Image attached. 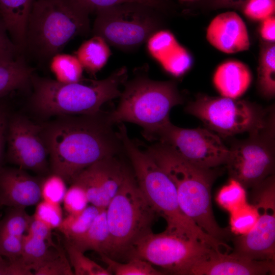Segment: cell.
<instances>
[{
  "label": "cell",
  "mask_w": 275,
  "mask_h": 275,
  "mask_svg": "<svg viewBox=\"0 0 275 275\" xmlns=\"http://www.w3.org/2000/svg\"><path fill=\"white\" fill-rule=\"evenodd\" d=\"M108 114L66 115L42 125L51 173L71 183L82 170L124 151Z\"/></svg>",
  "instance_id": "1"
},
{
  "label": "cell",
  "mask_w": 275,
  "mask_h": 275,
  "mask_svg": "<svg viewBox=\"0 0 275 275\" xmlns=\"http://www.w3.org/2000/svg\"><path fill=\"white\" fill-rule=\"evenodd\" d=\"M145 152L173 182L183 212L212 237L223 242L231 239V232L218 225L212 207V186L222 170L195 165L160 142Z\"/></svg>",
  "instance_id": "2"
},
{
  "label": "cell",
  "mask_w": 275,
  "mask_h": 275,
  "mask_svg": "<svg viewBox=\"0 0 275 275\" xmlns=\"http://www.w3.org/2000/svg\"><path fill=\"white\" fill-rule=\"evenodd\" d=\"M118 134L131 162L136 183L158 216L166 220V230L198 240L216 250L228 248V244L207 234L183 212L172 180L130 140L123 123L119 126Z\"/></svg>",
  "instance_id": "3"
},
{
  "label": "cell",
  "mask_w": 275,
  "mask_h": 275,
  "mask_svg": "<svg viewBox=\"0 0 275 275\" xmlns=\"http://www.w3.org/2000/svg\"><path fill=\"white\" fill-rule=\"evenodd\" d=\"M127 70L121 67L101 80H86L65 84L33 75L30 99L33 110L42 116L92 115L102 105L120 97V88L127 78Z\"/></svg>",
  "instance_id": "4"
},
{
  "label": "cell",
  "mask_w": 275,
  "mask_h": 275,
  "mask_svg": "<svg viewBox=\"0 0 275 275\" xmlns=\"http://www.w3.org/2000/svg\"><path fill=\"white\" fill-rule=\"evenodd\" d=\"M89 13L72 0H35L27 22L24 51L50 60L72 39L88 34Z\"/></svg>",
  "instance_id": "5"
},
{
  "label": "cell",
  "mask_w": 275,
  "mask_h": 275,
  "mask_svg": "<svg viewBox=\"0 0 275 275\" xmlns=\"http://www.w3.org/2000/svg\"><path fill=\"white\" fill-rule=\"evenodd\" d=\"M124 85L118 105L108 113V119L113 125L123 122L138 124L148 140L170 122L172 108L184 101L174 80L157 81L140 75Z\"/></svg>",
  "instance_id": "6"
},
{
  "label": "cell",
  "mask_w": 275,
  "mask_h": 275,
  "mask_svg": "<svg viewBox=\"0 0 275 275\" xmlns=\"http://www.w3.org/2000/svg\"><path fill=\"white\" fill-rule=\"evenodd\" d=\"M105 210L109 238L105 255L115 260L127 258L134 244L152 232L158 216L129 171Z\"/></svg>",
  "instance_id": "7"
},
{
  "label": "cell",
  "mask_w": 275,
  "mask_h": 275,
  "mask_svg": "<svg viewBox=\"0 0 275 275\" xmlns=\"http://www.w3.org/2000/svg\"><path fill=\"white\" fill-rule=\"evenodd\" d=\"M160 11L145 4L126 3L97 10L92 34L109 45L133 51L160 30Z\"/></svg>",
  "instance_id": "8"
},
{
  "label": "cell",
  "mask_w": 275,
  "mask_h": 275,
  "mask_svg": "<svg viewBox=\"0 0 275 275\" xmlns=\"http://www.w3.org/2000/svg\"><path fill=\"white\" fill-rule=\"evenodd\" d=\"M226 166L231 179L253 188L274 174L275 109L270 107L263 123L243 140H231Z\"/></svg>",
  "instance_id": "9"
},
{
  "label": "cell",
  "mask_w": 275,
  "mask_h": 275,
  "mask_svg": "<svg viewBox=\"0 0 275 275\" xmlns=\"http://www.w3.org/2000/svg\"><path fill=\"white\" fill-rule=\"evenodd\" d=\"M269 108H263L240 98L199 94L187 104L185 111L200 119L207 129L220 137L228 138L249 133L261 125Z\"/></svg>",
  "instance_id": "10"
},
{
  "label": "cell",
  "mask_w": 275,
  "mask_h": 275,
  "mask_svg": "<svg viewBox=\"0 0 275 275\" xmlns=\"http://www.w3.org/2000/svg\"><path fill=\"white\" fill-rule=\"evenodd\" d=\"M212 249L201 241L165 230L158 234L152 232L140 239L127 258H140L171 274L186 275L190 267Z\"/></svg>",
  "instance_id": "11"
},
{
  "label": "cell",
  "mask_w": 275,
  "mask_h": 275,
  "mask_svg": "<svg viewBox=\"0 0 275 275\" xmlns=\"http://www.w3.org/2000/svg\"><path fill=\"white\" fill-rule=\"evenodd\" d=\"M153 140L170 146L189 162L204 168L225 165L229 155V149L221 137L207 128H181L170 121L155 132Z\"/></svg>",
  "instance_id": "12"
},
{
  "label": "cell",
  "mask_w": 275,
  "mask_h": 275,
  "mask_svg": "<svg viewBox=\"0 0 275 275\" xmlns=\"http://www.w3.org/2000/svg\"><path fill=\"white\" fill-rule=\"evenodd\" d=\"M253 201L259 217L247 234L233 238V252L258 260L274 261L275 179L270 176L253 188Z\"/></svg>",
  "instance_id": "13"
},
{
  "label": "cell",
  "mask_w": 275,
  "mask_h": 275,
  "mask_svg": "<svg viewBox=\"0 0 275 275\" xmlns=\"http://www.w3.org/2000/svg\"><path fill=\"white\" fill-rule=\"evenodd\" d=\"M6 143L9 162L40 175L48 174L49 151L42 125L23 115H13L9 118Z\"/></svg>",
  "instance_id": "14"
},
{
  "label": "cell",
  "mask_w": 275,
  "mask_h": 275,
  "mask_svg": "<svg viewBox=\"0 0 275 275\" xmlns=\"http://www.w3.org/2000/svg\"><path fill=\"white\" fill-rule=\"evenodd\" d=\"M128 172L117 156H111L82 170L71 183H76L84 189L90 203L99 209H106Z\"/></svg>",
  "instance_id": "15"
},
{
  "label": "cell",
  "mask_w": 275,
  "mask_h": 275,
  "mask_svg": "<svg viewBox=\"0 0 275 275\" xmlns=\"http://www.w3.org/2000/svg\"><path fill=\"white\" fill-rule=\"evenodd\" d=\"M274 261L258 260L235 252L212 249L195 263L186 275H264L274 274Z\"/></svg>",
  "instance_id": "16"
},
{
  "label": "cell",
  "mask_w": 275,
  "mask_h": 275,
  "mask_svg": "<svg viewBox=\"0 0 275 275\" xmlns=\"http://www.w3.org/2000/svg\"><path fill=\"white\" fill-rule=\"evenodd\" d=\"M41 179L19 168L0 169V206L22 207L37 204L41 199Z\"/></svg>",
  "instance_id": "17"
},
{
  "label": "cell",
  "mask_w": 275,
  "mask_h": 275,
  "mask_svg": "<svg viewBox=\"0 0 275 275\" xmlns=\"http://www.w3.org/2000/svg\"><path fill=\"white\" fill-rule=\"evenodd\" d=\"M206 37L213 47L225 53L246 51L250 46L246 25L234 11L223 12L214 17L207 27Z\"/></svg>",
  "instance_id": "18"
},
{
  "label": "cell",
  "mask_w": 275,
  "mask_h": 275,
  "mask_svg": "<svg viewBox=\"0 0 275 275\" xmlns=\"http://www.w3.org/2000/svg\"><path fill=\"white\" fill-rule=\"evenodd\" d=\"M252 81L249 66L237 60H228L219 64L213 76V83L222 96L239 98L248 90Z\"/></svg>",
  "instance_id": "19"
},
{
  "label": "cell",
  "mask_w": 275,
  "mask_h": 275,
  "mask_svg": "<svg viewBox=\"0 0 275 275\" xmlns=\"http://www.w3.org/2000/svg\"><path fill=\"white\" fill-rule=\"evenodd\" d=\"M35 0H0V18L20 53L25 51L27 22Z\"/></svg>",
  "instance_id": "20"
},
{
  "label": "cell",
  "mask_w": 275,
  "mask_h": 275,
  "mask_svg": "<svg viewBox=\"0 0 275 275\" xmlns=\"http://www.w3.org/2000/svg\"><path fill=\"white\" fill-rule=\"evenodd\" d=\"M109 238V231L105 209L100 210L89 229L81 235L68 240L74 247L84 253L94 251L105 255Z\"/></svg>",
  "instance_id": "21"
},
{
  "label": "cell",
  "mask_w": 275,
  "mask_h": 275,
  "mask_svg": "<svg viewBox=\"0 0 275 275\" xmlns=\"http://www.w3.org/2000/svg\"><path fill=\"white\" fill-rule=\"evenodd\" d=\"M33 69L22 56L9 61H0V97L31 83Z\"/></svg>",
  "instance_id": "22"
},
{
  "label": "cell",
  "mask_w": 275,
  "mask_h": 275,
  "mask_svg": "<svg viewBox=\"0 0 275 275\" xmlns=\"http://www.w3.org/2000/svg\"><path fill=\"white\" fill-rule=\"evenodd\" d=\"M257 88L264 98L275 96V43L263 41L258 58Z\"/></svg>",
  "instance_id": "23"
},
{
  "label": "cell",
  "mask_w": 275,
  "mask_h": 275,
  "mask_svg": "<svg viewBox=\"0 0 275 275\" xmlns=\"http://www.w3.org/2000/svg\"><path fill=\"white\" fill-rule=\"evenodd\" d=\"M110 55L108 44L102 37L96 35L84 42L75 52V56L83 69L91 74L100 71Z\"/></svg>",
  "instance_id": "24"
},
{
  "label": "cell",
  "mask_w": 275,
  "mask_h": 275,
  "mask_svg": "<svg viewBox=\"0 0 275 275\" xmlns=\"http://www.w3.org/2000/svg\"><path fill=\"white\" fill-rule=\"evenodd\" d=\"M53 246L47 241L28 234L22 237L21 258L33 272L45 261L55 256L59 247Z\"/></svg>",
  "instance_id": "25"
},
{
  "label": "cell",
  "mask_w": 275,
  "mask_h": 275,
  "mask_svg": "<svg viewBox=\"0 0 275 275\" xmlns=\"http://www.w3.org/2000/svg\"><path fill=\"white\" fill-rule=\"evenodd\" d=\"M49 60L50 70L57 81L68 84L81 79L84 69L75 56L60 52Z\"/></svg>",
  "instance_id": "26"
},
{
  "label": "cell",
  "mask_w": 275,
  "mask_h": 275,
  "mask_svg": "<svg viewBox=\"0 0 275 275\" xmlns=\"http://www.w3.org/2000/svg\"><path fill=\"white\" fill-rule=\"evenodd\" d=\"M101 209L93 205L88 206L79 213L68 214L58 229L66 239L79 236L89 229Z\"/></svg>",
  "instance_id": "27"
},
{
  "label": "cell",
  "mask_w": 275,
  "mask_h": 275,
  "mask_svg": "<svg viewBox=\"0 0 275 275\" xmlns=\"http://www.w3.org/2000/svg\"><path fill=\"white\" fill-rule=\"evenodd\" d=\"M102 261L106 265L112 274L116 275H161L164 272L154 268L149 262L138 258L129 259L125 263L119 262L104 254H100Z\"/></svg>",
  "instance_id": "28"
},
{
  "label": "cell",
  "mask_w": 275,
  "mask_h": 275,
  "mask_svg": "<svg viewBox=\"0 0 275 275\" xmlns=\"http://www.w3.org/2000/svg\"><path fill=\"white\" fill-rule=\"evenodd\" d=\"M0 219V234L22 237L28 231L32 216L22 207H8Z\"/></svg>",
  "instance_id": "29"
},
{
  "label": "cell",
  "mask_w": 275,
  "mask_h": 275,
  "mask_svg": "<svg viewBox=\"0 0 275 275\" xmlns=\"http://www.w3.org/2000/svg\"><path fill=\"white\" fill-rule=\"evenodd\" d=\"M65 252L76 275H111L107 270L92 260L66 240Z\"/></svg>",
  "instance_id": "30"
},
{
  "label": "cell",
  "mask_w": 275,
  "mask_h": 275,
  "mask_svg": "<svg viewBox=\"0 0 275 275\" xmlns=\"http://www.w3.org/2000/svg\"><path fill=\"white\" fill-rule=\"evenodd\" d=\"M230 213L231 232L237 235L249 233L255 225L260 215L258 208L254 204L248 202Z\"/></svg>",
  "instance_id": "31"
},
{
  "label": "cell",
  "mask_w": 275,
  "mask_h": 275,
  "mask_svg": "<svg viewBox=\"0 0 275 275\" xmlns=\"http://www.w3.org/2000/svg\"><path fill=\"white\" fill-rule=\"evenodd\" d=\"M218 204L230 213L247 202L245 188L237 181L231 179L216 196Z\"/></svg>",
  "instance_id": "32"
},
{
  "label": "cell",
  "mask_w": 275,
  "mask_h": 275,
  "mask_svg": "<svg viewBox=\"0 0 275 275\" xmlns=\"http://www.w3.org/2000/svg\"><path fill=\"white\" fill-rule=\"evenodd\" d=\"M151 54L161 63L179 45L174 35L166 30H159L148 40Z\"/></svg>",
  "instance_id": "33"
},
{
  "label": "cell",
  "mask_w": 275,
  "mask_h": 275,
  "mask_svg": "<svg viewBox=\"0 0 275 275\" xmlns=\"http://www.w3.org/2000/svg\"><path fill=\"white\" fill-rule=\"evenodd\" d=\"M66 181L60 175L50 173L41 179V196L42 200L60 204L67 190Z\"/></svg>",
  "instance_id": "34"
},
{
  "label": "cell",
  "mask_w": 275,
  "mask_h": 275,
  "mask_svg": "<svg viewBox=\"0 0 275 275\" xmlns=\"http://www.w3.org/2000/svg\"><path fill=\"white\" fill-rule=\"evenodd\" d=\"M89 13L102 8L126 3H138L149 6L163 12L168 6V0H72Z\"/></svg>",
  "instance_id": "35"
},
{
  "label": "cell",
  "mask_w": 275,
  "mask_h": 275,
  "mask_svg": "<svg viewBox=\"0 0 275 275\" xmlns=\"http://www.w3.org/2000/svg\"><path fill=\"white\" fill-rule=\"evenodd\" d=\"M191 56L180 45L161 63L163 68L175 76L185 73L191 67Z\"/></svg>",
  "instance_id": "36"
},
{
  "label": "cell",
  "mask_w": 275,
  "mask_h": 275,
  "mask_svg": "<svg viewBox=\"0 0 275 275\" xmlns=\"http://www.w3.org/2000/svg\"><path fill=\"white\" fill-rule=\"evenodd\" d=\"M35 275H72L71 265L66 252L60 248L58 253L34 272Z\"/></svg>",
  "instance_id": "37"
},
{
  "label": "cell",
  "mask_w": 275,
  "mask_h": 275,
  "mask_svg": "<svg viewBox=\"0 0 275 275\" xmlns=\"http://www.w3.org/2000/svg\"><path fill=\"white\" fill-rule=\"evenodd\" d=\"M33 216L46 224L52 230L58 229L63 219L60 204L44 200L37 204Z\"/></svg>",
  "instance_id": "38"
},
{
  "label": "cell",
  "mask_w": 275,
  "mask_h": 275,
  "mask_svg": "<svg viewBox=\"0 0 275 275\" xmlns=\"http://www.w3.org/2000/svg\"><path fill=\"white\" fill-rule=\"evenodd\" d=\"M240 10L248 19L261 21L274 15L275 0H246Z\"/></svg>",
  "instance_id": "39"
},
{
  "label": "cell",
  "mask_w": 275,
  "mask_h": 275,
  "mask_svg": "<svg viewBox=\"0 0 275 275\" xmlns=\"http://www.w3.org/2000/svg\"><path fill=\"white\" fill-rule=\"evenodd\" d=\"M63 203L68 214H76L84 210L89 203L84 189L79 184L72 182L67 188Z\"/></svg>",
  "instance_id": "40"
},
{
  "label": "cell",
  "mask_w": 275,
  "mask_h": 275,
  "mask_svg": "<svg viewBox=\"0 0 275 275\" xmlns=\"http://www.w3.org/2000/svg\"><path fill=\"white\" fill-rule=\"evenodd\" d=\"M32 270L24 263L21 256L8 258L0 255V275H32Z\"/></svg>",
  "instance_id": "41"
},
{
  "label": "cell",
  "mask_w": 275,
  "mask_h": 275,
  "mask_svg": "<svg viewBox=\"0 0 275 275\" xmlns=\"http://www.w3.org/2000/svg\"><path fill=\"white\" fill-rule=\"evenodd\" d=\"M8 34L4 24L0 21V61L14 60L20 54Z\"/></svg>",
  "instance_id": "42"
},
{
  "label": "cell",
  "mask_w": 275,
  "mask_h": 275,
  "mask_svg": "<svg viewBox=\"0 0 275 275\" xmlns=\"http://www.w3.org/2000/svg\"><path fill=\"white\" fill-rule=\"evenodd\" d=\"M51 230L48 226L32 215L27 232L30 235L44 240L52 246H57L52 239Z\"/></svg>",
  "instance_id": "43"
},
{
  "label": "cell",
  "mask_w": 275,
  "mask_h": 275,
  "mask_svg": "<svg viewBox=\"0 0 275 275\" xmlns=\"http://www.w3.org/2000/svg\"><path fill=\"white\" fill-rule=\"evenodd\" d=\"M9 118L6 106L0 104V169L3 167Z\"/></svg>",
  "instance_id": "44"
},
{
  "label": "cell",
  "mask_w": 275,
  "mask_h": 275,
  "mask_svg": "<svg viewBox=\"0 0 275 275\" xmlns=\"http://www.w3.org/2000/svg\"><path fill=\"white\" fill-rule=\"evenodd\" d=\"M261 38L266 42H274L275 41V17H269L263 20L259 28Z\"/></svg>",
  "instance_id": "45"
},
{
  "label": "cell",
  "mask_w": 275,
  "mask_h": 275,
  "mask_svg": "<svg viewBox=\"0 0 275 275\" xmlns=\"http://www.w3.org/2000/svg\"><path fill=\"white\" fill-rule=\"evenodd\" d=\"M246 0H205V6L212 10L231 8L241 10Z\"/></svg>",
  "instance_id": "46"
},
{
  "label": "cell",
  "mask_w": 275,
  "mask_h": 275,
  "mask_svg": "<svg viewBox=\"0 0 275 275\" xmlns=\"http://www.w3.org/2000/svg\"><path fill=\"white\" fill-rule=\"evenodd\" d=\"M181 1H194V0H181Z\"/></svg>",
  "instance_id": "47"
},
{
  "label": "cell",
  "mask_w": 275,
  "mask_h": 275,
  "mask_svg": "<svg viewBox=\"0 0 275 275\" xmlns=\"http://www.w3.org/2000/svg\"><path fill=\"white\" fill-rule=\"evenodd\" d=\"M0 21H2V20H1V18H0Z\"/></svg>",
  "instance_id": "48"
},
{
  "label": "cell",
  "mask_w": 275,
  "mask_h": 275,
  "mask_svg": "<svg viewBox=\"0 0 275 275\" xmlns=\"http://www.w3.org/2000/svg\"><path fill=\"white\" fill-rule=\"evenodd\" d=\"M0 207H1V206H0Z\"/></svg>",
  "instance_id": "49"
}]
</instances>
